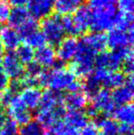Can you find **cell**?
I'll use <instances>...</instances> for the list:
<instances>
[{
  "label": "cell",
  "mask_w": 134,
  "mask_h": 135,
  "mask_svg": "<svg viewBox=\"0 0 134 135\" xmlns=\"http://www.w3.org/2000/svg\"><path fill=\"white\" fill-rule=\"evenodd\" d=\"M39 86L48 87L52 90L63 91L75 80V76L70 70L65 68L63 69H52L43 70L41 75L38 77Z\"/></svg>",
  "instance_id": "cell-1"
},
{
  "label": "cell",
  "mask_w": 134,
  "mask_h": 135,
  "mask_svg": "<svg viewBox=\"0 0 134 135\" xmlns=\"http://www.w3.org/2000/svg\"><path fill=\"white\" fill-rule=\"evenodd\" d=\"M132 52L131 47L117 49L110 52H99L95 58L96 68H101L107 71H118L120 67L123 60Z\"/></svg>",
  "instance_id": "cell-2"
},
{
  "label": "cell",
  "mask_w": 134,
  "mask_h": 135,
  "mask_svg": "<svg viewBox=\"0 0 134 135\" xmlns=\"http://www.w3.org/2000/svg\"><path fill=\"white\" fill-rule=\"evenodd\" d=\"M41 31L44 36L46 42L51 46L58 45L64 38V30L62 26L61 16L58 14H51L42 18L41 21Z\"/></svg>",
  "instance_id": "cell-3"
},
{
  "label": "cell",
  "mask_w": 134,
  "mask_h": 135,
  "mask_svg": "<svg viewBox=\"0 0 134 135\" xmlns=\"http://www.w3.org/2000/svg\"><path fill=\"white\" fill-rule=\"evenodd\" d=\"M91 10V9H90ZM117 7L103 9H92L89 30L94 32H104L115 27Z\"/></svg>",
  "instance_id": "cell-4"
},
{
  "label": "cell",
  "mask_w": 134,
  "mask_h": 135,
  "mask_svg": "<svg viewBox=\"0 0 134 135\" xmlns=\"http://www.w3.org/2000/svg\"><path fill=\"white\" fill-rule=\"evenodd\" d=\"M107 37V46L111 50L131 47L133 44V30H124L117 27L108 30Z\"/></svg>",
  "instance_id": "cell-5"
},
{
  "label": "cell",
  "mask_w": 134,
  "mask_h": 135,
  "mask_svg": "<svg viewBox=\"0 0 134 135\" xmlns=\"http://www.w3.org/2000/svg\"><path fill=\"white\" fill-rule=\"evenodd\" d=\"M1 68L9 79H19L25 74V66L14 52H7L2 57Z\"/></svg>",
  "instance_id": "cell-6"
},
{
  "label": "cell",
  "mask_w": 134,
  "mask_h": 135,
  "mask_svg": "<svg viewBox=\"0 0 134 135\" xmlns=\"http://www.w3.org/2000/svg\"><path fill=\"white\" fill-rule=\"evenodd\" d=\"M7 115L10 117L17 125H24L31 120V112L20 100L19 97L17 96L7 107Z\"/></svg>",
  "instance_id": "cell-7"
},
{
  "label": "cell",
  "mask_w": 134,
  "mask_h": 135,
  "mask_svg": "<svg viewBox=\"0 0 134 135\" xmlns=\"http://www.w3.org/2000/svg\"><path fill=\"white\" fill-rule=\"evenodd\" d=\"M67 109L63 105L55 106L50 109H41L37 110V120L42 125L44 128H51L53 124L58 121H61L64 118Z\"/></svg>",
  "instance_id": "cell-8"
},
{
  "label": "cell",
  "mask_w": 134,
  "mask_h": 135,
  "mask_svg": "<svg viewBox=\"0 0 134 135\" xmlns=\"http://www.w3.org/2000/svg\"><path fill=\"white\" fill-rule=\"evenodd\" d=\"M133 77L132 75H126L125 82L120 86L113 89L111 97L116 105H124L131 103L133 98Z\"/></svg>",
  "instance_id": "cell-9"
},
{
  "label": "cell",
  "mask_w": 134,
  "mask_h": 135,
  "mask_svg": "<svg viewBox=\"0 0 134 135\" xmlns=\"http://www.w3.org/2000/svg\"><path fill=\"white\" fill-rule=\"evenodd\" d=\"M54 0H28L27 10L31 18L42 20L50 16L53 10Z\"/></svg>",
  "instance_id": "cell-10"
},
{
  "label": "cell",
  "mask_w": 134,
  "mask_h": 135,
  "mask_svg": "<svg viewBox=\"0 0 134 135\" xmlns=\"http://www.w3.org/2000/svg\"><path fill=\"white\" fill-rule=\"evenodd\" d=\"M90 18H91V10L86 6L82 5L73 13L71 20L75 35H83L89 30Z\"/></svg>",
  "instance_id": "cell-11"
},
{
  "label": "cell",
  "mask_w": 134,
  "mask_h": 135,
  "mask_svg": "<svg viewBox=\"0 0 134 135\" xmlns=\"http://www.w3.org/2000/svg\"><path fill=\"white\" fill-rule=\"evenodd\" d=\"M92 105L100 113L106 116L112 115L113 111L116 108V104L112 99L111 92L105 88H101L92 98Z\"/></svg>",
  "instance_id": "cell-12"
},
{
  "label": "cell",
  "mask_w": 134,
  "mask_h": 135,
  "mask_svg": "<svg viewBox=\"0 0 134 135\" xmlns=\"http://www.w3.org/2000/svg\"><path fill=\"white\" fill-rule=\"evenodd\" d=\"M79 41L76 37L67 36L59 42L56 51V57L63 62L73 60L78 48Z\"/></svg>",
  "instance_id": "cell-13"
},
{
  "label": "cell",
  "mask_w": 134,
  "mask_h": 135,
  "mask_svg": "<svg viewBox=\"0 0 134 135\" xmlns=\"http://www.w3.org/2000/svg\"><path fill=\"white\" fill-rule=\"evenodd\" d=\"M21 37L16 28H13L9 26L2 27L0 30V44L3 50L7 52H14L20 45Z\"/></svg>",
  "instance_id": "cell-14"
},
{
  "label": "cell",
  "mask_w": 134,
  "mask_h": 135,
  "mask_svg": "<svg viewBox=\"0 0 134 135\" xmlns=\"http://www.w3.org/2000/svg\"><path fill=\"white\" fill-rule=\"evenodd\" d=\"M63 97L62 91L52 90V89L47 88L44 92H41V98L39 105L38 108L41 109H50L55 106L63 105Z\"/></svg>",
  "instance_id": "cell-15"
},
{
  "label": "cell",
  "mask_w": 134,
  "mask_h": 135,
  "mask_svg": "<svg viewBox=\"0 0 134 135\" xmlns=\"http://www.w3.org/2000/svg\"><path fill=\"white\" fill-rule=\"evenodd\" d=\"M34 59L35 62H37L42 67H52L57 57L53 46L45 44L41 48L36 49L34 52Z\"/></svg>",
  "instance_id": "cell-16"
},
{
  "label": "cell",
  "mask_w": 134,
  "mask_h": 135,
  "mask_svg": "<svg viewBox=\"0 0 134 135\" xmlns=\"http://www.w3.org/2000/svg\"><path fill=\"white\" fill-rule=\"evenodd\" d=\"M87 100L83 91L68 92L63 97V105L68 110H83L87 105Z\"/></svg>",
  "instance_id": "cell-17"
},
{
  "label": "cell",
  "mask_w": 134,
  "mask_h": 135,
  "mask_svg": "<svg viewBox=\"0 0 134 135\" xmlns=\"http://www.w3.org/2000/svg\"><path fill=\"white\" fill-rule=\"evenodd\" d=\"M81 41L87 45L97 54L104 52L107 48V37L103 32L92 31L91 33H87L84 35Z\"/></svg>",
  "instance_id": "cell-18"
},
{
  "label": "cell",
  "mask_w": 134,
  "mask_h": 135,
  "mask_svg": "<svg viewBox=\"0 0 134 135\" xmlns=\"http://www.w3.org/2000/svg\"><path fill=\"white\" fill-rule=\"evenodd\" d=\"M22 103L29 110L37 109L41 98V91L39 87H26L18 95Z\"/></svg>",
  "instance_id": "cell-19"
},
{
  "label": "cell",
  "mask_w": 134,
  "mask_h": 135,
  "mask_svg": "<svg viewBox=\"0 0 134 135\" xmlns=\"http://www.w3.org/2000/svg\"><path fill=\"white\" fill-rule=\"evenodd\" d=\"M63 119L64 122L76 130H81L89 123V119L83 110H68Z\"/></svg>",
  "instance_id": "cell-20"
},
{
  "label": "cell",
  "mask_w": 134,
  "mask_h": 135,
  "mask_svg": "<svg viewBox=\"0 0 134 135\" xmlns=\"http://www.w3.org/2000/svg\"><path fill=\"white\" fill-rule=\"evenodd\" d=\"M31 18L27 8L24 7H13L10 10L9 16L7 21L8 22V26L18 30L21 25H23L29 18Z\"/></svg>",
  "instance_id": "cell-21"
},
{
  "label": "cell",
  "mask_w": 134,
  "mask_h": 135,
  "mask_svg": "<svg viewBox=\"0 0 134 135\" xmlns=\"http://www.w3.org/2000/svg\"><path fill=\"white\" fill-rule=\"evenodd\" d=\"M114 119L118 122L124 123V124H133L134 120V108L132 103L124 104L118 106V108H115L113 111Z\"/></svg>",
  "instance_id": "cell-22"
},
{
  "label": "cell",
  "mask_w": 134,
  "mask_h": 135,
  "mask_svg": "<svg viewBox=\"0 0 134 135\" xmlns=\"http://www.w3.org/2000/svg\"><path fill=\"white\" fill-rule=\"evenodd\" d=\"M83 5V0H54L53 8L60 16H69Z\"/></svg>",
  "instance_id": "cell-23"
},
{
  "label": "cell",
  "mask_w": 134,
  "mask_h": 135,
  "mask_svg": "<svg viewBox=\"0 0 134 135\" xmlns=\"http://www.w3.org/2000/svg\"><path fill=\"white\" fill-rule=\"evenodd\" d=\"M126 75L122 72L107 71L101 81V86L105 89L110 90L120 86L125 82Z\"/></svg>",
  "instance_id": "cell-24"
},
{
  "label": "cell",
  "mask_w": 134,
  "mask_h": 135,
  "mask_svg": "<svg viewBox=\"0 0 134 135\" xmlns=\"http://www.w3.org/2000/svg\"><path fill=\"white\" fill-rule=\"evenodd\" d=\"M101 89V82L94 75L91 73L87 77H86L85 81L82 83V91L87 99L93 98L97 95V93Z\"/></svg>",
  "instance_id": "cell-25"
},
{
  "label": "cell",
  "mask_w": 134,
  "mask_h": 135,
  "mask_svg": "<svg viewBox=\"0 0 134 135\" xmlns=\"http://www.w3.org/2000/svg\"><path fill=\"white\" fill-rule=\"evenodd\" d=\"M95 69V62H77L73 61L70 64V71L75 76L79 78H86Z\"/></svg>",
  "instance_id": "cell-26"
},
{
  "label": "cell",
  "mask_w": 134,
  "mask_h": 135,
  "mask_svg": "<svg viewBox=\"0 0 134 135\" xmlns=\"http://www.w3.org/2000/svg\"><path fill=\"white\" fill-rule=\"evenodd\" d=\"M18 135H47L46 128L42 126L37 119H31L26 124L21 125Z\"/></svg>",
  "instance_id": "cell-27"
},
{
  "label": "cell",
  "mask_w": 134,
  "mask_h": 135,
  "mask_svg": "<svg viewBox=\"0 0 134 135\" xmlns=\"http://www.w3.org/2000/svg\"><path fill=\"white\" fill-rule=\"evenodd\" d=\"M24 41V44L28 45L32 49H38L41 47L44 46L45 44H47L46 40H45L44 36H43L42 32L39 30H37L35 31L29 33V35H27L26 37H24L22 39Z\"/></svg>",
  "instance_id": "cell-28"
},
{
  "label": "cell",
  "mask_w": 134,
  "mask_h": 135,
  "mask_svg": "<svg viewBox=\"0 0 134 135\" xmlns=\"http://www.w3.org/2000/svg\"><path fill=\"white\" fill-rule=\"evenodd\" d=\"M51 135H79L78 130L68 125L64 121H58L50 128Z\"/></svg>",
  "instance_id": "cell-29"
},
{
  "label": "cell",
  "mask_w": 134,
  "mask_h": 135,
  "mask_svg": "<svg viewBox=\"0 0 134 135\" xmlns=\"http://www.w3.org/2000/svg\"><path fill=\"white\" fill-rule=\"evenodd\" d=\"M15 51V54L22 64H27L34 60V50L28 45H19Z\"/></svg>",
  "instance_id": "cell-30"
},
{
  "label": "cell",
  "mask_w": 134,
  "mask_h": 135,
  "mask_svg": "<svg viewBox=\"0 0 134 135\" xmlns=\"http://www.w3.org/2000/svg\"><path fill=\"white\" fill-rule=\"evenodd\" d=\"M37 30H39V23H38V21L32 18H29L23 25L20 26L17 30L18 31L22 40L24 37H26L29 33H31V32L35 31Z\"/></svg>",
  "instance_id": "cell-31"
},
{
  "label": "cell",
  "mask_w": 134,
  "mask_h": 135,
  "mask_svg": "<svg viewBox=\"0 0 134 135\" xmlns=\"http://www.w3.org/2000/svg\"><path fill=\"white\" fill-rule=\"evenodd\" d=\"M43 70L44 69H43L42 66L39 65L35 61H32V62L26 64L25 75H29V76H31V77H36V78H38V77L41 75Z\"/></svg>",
  "instance_id": "cell-32"
},
{
  "label": "cell",
  "mask_w": 134,
  "mask_h": 135,
  "mask_svg": "<svg viewBox=\"0 0 134 135\" xmlns=\"http://www.w3.org/2000/svg\"><path fill=\"white\" fill-rule=\"evenodd\" d=\"M117 0H89V9H103L116 7Z\"/></svg>",
  "instance_id": "cell-33"
},
{
  "label": "cell",
  "mask_w": 134,
  "mask_h": 135,
  "mask_svg": "<svg viewBox=\"0 0 134 135\" xmlns=\"http://www.w3.org/2000/svg\"><path fill=\"white\" fill-rule=\"evenodd\" d=\"M1 132L2 135H18V125L12 119H7L1 127Z\"/></svg>",
  "instance_id": "cell-34"
},
{
  "label": "cell",
  "mask_w": 134,
  "mask_h": 135,
  "mask_svg": "<svg viewBox=\"0 0 134 135\" xmlns=\"http://www.w3.org/2000/svg\"><path fill=\"white\" fill-rule=\"evenodd\" d=\"M122 68V73L126 75H132L133 73V68H134V64H133V54H131L128 55L125 59L123 60L121 64Z\"/></svg>",
  "instance_id": "cell-35"
},
{
  "label": "cell",
  "mask_w": 134,
  "mask_h": 135,
  "mask_svg": "<svg viewBox=\"0 0 134 135\" xmlns=\"http://www.w3.org/2000/svg\"><path fill=\"white\" fill-rule=\"evenodd\" d=\"M18 95H15L8 89H6L3 92L0 93V105L2 108H7L9 104L12 102V100Z\"/></svg>",
  "instance_id": "cell-36"
},
{
  "label": "cell",
  "mask_w": 134,
  "mask_h": 135,
  "mask_svg": "<svg viewBox=\"0 0 134 135\" xmlns=\"http://www.w3.org/2000/svg\"><path fill=\"white\" fill-rule=\"evenodd\" d=\"M117 5L122 13H132L134 8V0H117Z\"/></svg>",
  "instance_id": "cell-37"
},
{
  "label": "cell",
  "mask_w": 134,
  "mask_h": 135,
  "mask_svg": "<svg viewBox=\"0 0 134 135\" xmlns=\"http://www.w3.org/2000/svg\"><path fill=\"white\" fill-rule=\"evenodd\" d=\"M10 10L11 7L8 2L6 1V0H0V22L1 23L7 21Z\"/></svg>",
  "instance_id": "cell-38"
},
{
  "label": "cell",
  "mask_w": 134,
  "mask_h": 135,
  "mask_svg": "<svg viewBox=\"0 0 134 135\" xmlns=\"http://www.w3.org/2000/svg\"><path fill=\"white\" fill-rule=\"evenodd\" d=\"M79 135H99L98 129L93 124V123H88L86 126L81 129V132Z\"/></svg>",
  "instance_id": "cell-39"
},
{
  "label": "cell",
  "mask_w": 134,
  "mask_h": 135,
  "mask_svg": "<svg viewBox=\"0 0 134 135\" xmlns=\"http://www.w3.org/2000/svg\"><path fill=\"white\" fill-rule=\"evenodd\" d=\"M9 81L10 80H9L8 76L6 75L5 72L2 70L1 66H0V93L7 88Z\"/></svg>",
  "instance_id": "cell-40"
},
{
  "label": "cell",
  "mask_w": 134,
  "mask_h": 135,
  "mask_svg": "<svg viewBox=\"0 0 134 135\" xmlns=\"http://www.w3.org/2000/svg\"><path fill=\"white\" fill-rule=\"evenodd\" d=\"M84 112L86 113V115L87 116L88 119H93V118H95L96 116L98 115V114L100 113L97 108L92 105V104H90V105H86V107H85V111Z\"/></svg>",
  "instance_id": "cell-41"
},
{
  "label": "cell",
  "mask_w": 134,
  "mask_h": 135,
  "mask_svg": "<svg viewBox=\"0 0 134 135\" xmlns=\"http://www.w3.org/2000/svg\"><path fill=\"white\" fill-rule=\"evenodd\" d=\"M66 90H68V92H77V91H82V83L78 80H73L67 86Z\"/></svg>",
  "instance_id": "cell-42"
},
{
  "label": "cell",
  "mask_w": 134,
  "mask_h": 135,
  "mask_svg": "<svg viewBox=\"0 0 134 135\" xmlns=\"http://www.w3.org/2000/svg\"><path fill=\"white\" fill-rule=\"evenodd\" d=\"M10 7L12 6L13 7H24L27 5L28 0H7Z\"/></svg>",
  "instance_id": "cell-43"
},
{
  "label": "cell",
  "mask_w": 134,
  "mask_h": 135,
  "mask_svg": "<svg viewBox=\"0 0 134 135\" xmlns=\"http://www.w3.org/2000/svg\"><path fill=\"white\" fill-rule=\"evenodd\" d=\"M7 119V113H6V111L3 109V108L0 106V128L3 126V124L6 122Z\"/></svg>",
  "instance_id": "cell-44"
},
{
  "label": "cell",
  "mask_w": 134,
  "mask_h": 135,
  "mask_svg": "<svg viewBox=\"0 0 134 135\" xmlns=\"http://www.w3.org/2000/svg\"><path fill=\"white\" fill-rule=\"evenodd\" d=\"M2 52H0V66H1V61H2V57H3Z\"/></svg>",
  "instance_id": "cell-45"
},
{
  "label": "cell",
  "mask_w": 134,
  "mask_h": 135,
  "mask_svg": "<svg viewBox=\"0 0 134 135\" xmlns=\"http://www.w3.org/2000/svg\"><path fill=\"white\" fill-rule=\"evenodd\" d=\"M0 52H3V48H2L1 44H0Z\"/></svg>",
  "instance_id": "cell-46"
},
{
  "label": "cell",
  "mask_w": 134,
  "mask_h": 135,
  "mask_svg": "<svg viewBox=\"0 0 134 135\" xmlns=\"http://www.w3.org/2000/svg\"><path fill=\"white\" fill-rule=\"evenodd\" d=\"M1 28H2V23L0 22V30H1Z\"/></svg>",
  "instance_id": "cell-47"
},
{
  "label": "cell",
  "mask_w": 134,
  "mask_h": 135,
  "mask_svg": "<svg viewBox=\"0 0 134 135\" xmlns=\"http://www.w3.org/2000/svg\"><path fill=\"white\" fill-rule=\"evenodd\" d=\"M0 135H2V132H1V128H0Z\"/></svg>",
  "instance_id": "cell-48"
},
{
  "label": "cell",
  "mask_w": 134,
  "mask_h": 135,
  "mask_svg": "<svg viewBox=\"0 0 134 135\" xmlns=\"http://www.w3.org/2000/svg\"><path fill=\"white\" fill-rule=\"evenodd\" d=\"M99 135H102V134H101V133H99Z\"/></svg>",
  "instance_id": "cell-49"
},
{
  "label": "cell",
  "mask_w": 134,
  "mask_h": 135,
  "mask_svg": "<svg viewBox=\"0 0 134 135\" xmlns=\"http://www.w3.org/2000/svg\"></svg>",
  "instance_id": "cell-50"
}]
</instances>
